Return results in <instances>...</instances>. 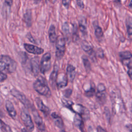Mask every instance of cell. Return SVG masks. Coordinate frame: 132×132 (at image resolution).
Instances as JSON below:
<instances>
[{
	"mask_svg": "<svg viewBox=\"0 0 132 132\" xmlns=\"http://www.w3.org/2000/svg\"><path fill=\"white\" fill-rule=\"evenodd\" d=\"M16 62L8 55L0 56V71L6 73H11L15 71Z\"/></svg>",
	"mask_w": 132,
	"mask_h": 132,
	"instance_id": "1",
	"label": "cell"
},
{
	"mask_svg": "<svg viewBox=\"0 0 132 132\" xmlns=\"http://www.w3.org/2000/svg\"><path fill=\"white\" fill-rule=\"evenodd\" d=\"M33 87L36 92L42 95L50 97L51 95L50 89L45 79L42 77L38 78L34 82Z\"/></svg>",
	"mask_w": 132,
	"mask_h": 132,
	"instance_id": "2",
	"label": "cell"
},
{
	"mask_svg": "<svg viewBox=\"0 0 132 132\" xmlns=\"http://www.w3.org/2000/svg\"><path fill=\"white\" fill-rule=\"evenodd\" d=\"M65 51V42L62 36L57 37L56 41V56L58 59H61L64 56Z\"/></svg>",
	"mask_w": 132,
	"mask_h": 132,
	"instance_id": "3",
	"label": "cell"
},
{
	"mask_svg": "<svg viewBox=\"0 0 132 132\" xmlns=\"http://www.w3.org/2000/svg\"><path fill=\"white\" fill-rule=\"evenodd\" d=\"M51 67V55L47 52L44 54L41 60L40 64V71L42 74H45Z\"/></svg>",
	"mask_w": 132,
	"mask_h": 132,
	"instance_id": "4",
	"label": "cell"
},
{
	"mask_svg": "<svg viewBox=\"0 0 132 132\" xmlns=\"http://www.w3.org/2000/svg\"><path fill=\"white\" fill-rule=\"evenodd\" d=\"M21 118L27 130L32 131L34 129V124L32 118L26 109H23L21 112Z\"/></svg>",
	"mask_w": 132,
	"mask_h": 132,
	"instance_id": "5",
	"label": "cell"
},
{
	"mask_svg": "<svg viewBox=\"0 0 132 132\" xmlns=\"http://www.w3.org/2000/svg\"><path fill=\"white\" fill-rule=\"evenodd\" d=\"M10 93L13 96L21 102L26 108H32L29 101L22 92L16 89H12L10 90Z\"/></svg>",
	"mask_w": 132,
	"mask_h": 132,
	"instance_id": "6",
	"label": "cell"
},
{
	"mask_svg": "<svg viewBox=\"0 0 132 132\" xmlns=\"http://www.w3.org/2000/svg\"><path fill=\"white\" fill-rule=\"evenodd\" d=\"M119 56L123 64L128 69H132V54L130 52H121L119 53Z\"/></svg>",
	"mask_w": 132,
	"mask_h": 132,
	"instance_id": "7",
	"label": "cell"
},
{
	"mask_svg": "<svg viewBox=\"0 0 132 132\" xmlns=\"http://www.w3.org/2000/svg\"><path fill=\"white\" fill-rule=\"evenodd\" d=\"M32 113L34 117V121L39 130L41 131H44L45 130V125L43 123L42 118L40 116L38 112L36 109L32 107Z\"/></svg>",
	"mask_w": 132,
	"mask_h": 132,
	"instance_id": "8",
	"label": "cell"
},
{
	"mask_svg": "<svg viewBox=\"0 0 132 132\" xmlns=\"http://www.w3.org/2000/svg\"><path fill=\"white\" fill-rule=\"evenodd\" d=\"M24 47L26 51L35 55H40L44 52L43 48L30 44L25 43L24 44Z\"/></svg>",
	"mask_w": 132,
	"mask_h": 132,
	"instance_id": "9",
	"label": "cell"
},
{
	"mask_svg": "<svg viewBox=\"0 0 132 132\" xmlns=\"http://www.w3.org/2000/svg\"><path fill=\"white\" fill-rule=\"evenodd\" d=\"M30 69L31 72L35 76L38 75L40 71L39 60L38 57H35L30 60Z\"/></svg>",
	"mask_w": 132,
	"mask_h": 132,
	"instance_id": "10",
	"label": "cell"
},
{
	"mask_svg": "<svg viewBox=\"0 0 132 132\" xmlns=\"http://www.w3.org/2000/svg\"><path fill=\"white\" fill-rule=\"evenodd\" d=\"M68 82V79L66 74L63 73L58 74L56 80V85L58 88H62L67 86Z\"/></svg>",
	"mask_w": 132,
	"mask_h": 132,
	"instance_id": "11",
	"label": "cell"
},
{
	"mask_svg": "<svg viewBox=\"0 0 132 132\" xmlns=\"http://www.w3.org/2000/svg\"><path fill=\"white\" fill-rule=\"evenodd\" d=\"M5 107L9 115L12 118L15 119L16 116V111L12 103L9 100H7L5 103Z\"/></svg>",
	"mask_w": 132,
	"mask_h": 132,
	"instance_id": "12",
	"label": "cell"
},
{
	"mask_svg": "<svg viewBox=\"0 0 132 132\" xmlns=\"http://www.w3.org/2000/svg\"><path fill=\"white\" fill-rule=\"evenodd\" d=\"M35 102L36 105L38 108V109L42 111L44 114L47 115L50 112V109L48 108L45 106L42 101L39 97H36L35 98Z\"/></svg>",
	"mask_w": 132,
	"mask_h": 132,
	"instance_id": "13",
	"label": "cell"
},
{
	"mask_svg": "<svg viewBox=\"0 0 132 132\" xmlns=\"http://www.w3.org/2000/svg\"><path fill=\"white\" fill-rule=\"evenodd\" d=\"M76 75V69L75 68L71 65L69 64L67 68V76L68 80L70 81H73L75 78Z\"/></svg>",
	"mask_w": 132,
	"mask_h": 132,
	"instance_id": "14",
	"label": "cell"
},
{
	"mask_svg": "<svg viewBox=\"0 0 132 132\" xmlns=\"http://www.w3.org/2000/svg\"><path fill=\"white\" fill-rule=\"evenodd\" d=\"M58 67L57 65H55L54 69L50 76V82L51 85L53 87H54V86L56 84V80L58 76Z\"/></svg>",
	"mask_w": 132,
	"mask_h": 132,
	"instance_id": "15",
	"label": "cell"
},
{
	"mask_svg": "<svg viewBox=\"0 0 132 132\" xmlns=\"http://www.w3.org/2000/svg\"><path fill=\"white\" fill-rule=\"evenodd\" d=\"M48 34L50 41L52 43L56 42L57 39V36L56 33L55 27L54 25H51L50 26V28L48 29Z\"/></svg>",
	"mask_w": 132,
	"mask_h": 132,
	"instance_id": "16",
	"label": "cell"
},
{
	"mask_svg": "<svg viewBox=\"0 0 132 132\" xmlns=\"http://www.w3.org/2000/svg\"><path fill=\"white\" fill-rule=\"evenodd\" d=\"M52 117L54 120L56 126L59 128H62L63 127V122L62 118L56 112L52 113Z\"/></svg>",
	"mask_w": 132,
	"mask_h": 132,
	"instance_id": "17",
	"label": "cell"
},
{
	"mask_svg": "<svg viewBox=\"0 0 132 132\" xmlns=\"http://www.w3.org/2000/svg\"><path fill=\"white\" fill-rule=\"evenodd\" d=\"M74 123L76 126L79 128L81 130L82 129V127L83 125V120L82 117L79 113H76L74 117Z\"/></svg>",
	"mask_w": 132,
	"mask_h": 132,
	"instance_id": "18",
	"label": "cell"
},
{
	"mask_svg": "<svg viewBox=\"0 0 132 132\" xmlns=\"http://www.w3.org/2000/svg\"><path fill=\"white\" fill-rule=\"evenodd\" d=\"M24 21L28 27L31 26L32 24V14L30 10H27L24 14Z\"/></svg>",
	"mask_w": 132,
	"mask_h": 132,
	"instance_id": "19",
	"label": "cell"
},
{
	"mask_svg": "<svg viewBox=\"0 0 132 132\" xmlns=\"http://www.w3.org/2000/svg\"><path fill=\"white\" fill-rule=\"evenodd\" d=\"M81 46L82 50L90 55L93 53V47L87 41H83L81 44Z\"/></svg>",
	"mask_w": 132,
	"mask_h": 132,
	"instance_id": "20",
	"label": "cell"
},
{
	"mask_svg": "<svg viewBox=\"0 0 132 132\" xmlns=\"http://www.w3.org/2000/svg\"><path fill=\"white\" fill-rule=\"evenodd\" d=\"M126 26L127 31L129 36L132 35V17L128 16L126 19Z\"/></svg>",
	"mask_w": 132,
	"mask_h": 132,
	"instance_id": "21",
	"label": "cell"
},
{
	"mask_svg": "<svg viewBox=\"0 0 132 132\" xmlns=\"http://www.w3.org/2000/svg\"><path fill=\"white\" fill-rule=\"evenodd\" d=\"M96 96L98 101L102 104H104L106 101V94L105 91H97L96 93Z\"/></svg>",
	"mask_w": 132,
	"mask_h": 132,
	"instance_id": "22",
	"label": "cell"
},
{
	"mask_svg": "<svg viewBox=\"0 0 132 132\" xmlns=\"http://www.w3.org/2000/svg\"><path fill=\"white\" fill-rule=\"evenodd\" d=\"M0 128L3 132H12L10 127L0 119Z\"/></svg>",
	"mask_w": 132,
	"mask_h": 132,
	"instance_id": "23",
	"label": "cell"
},
{
	"mask_svg": "<svg viewBox=\"0 0 132 132\" xmlns=\"http://www.w3.org/2000/svg\"><path fill=\"white\" fill-rule=\"evenodd\" d=\"M95 35L98 40H101L103 37V31L100 26H96L95 29Z\"/></svg>",
	"mask_w": 132,
	"mask_h": 132,
	"instance_id": "24",
	"label": "cell"
},
{
	"mask_svg": "<svg viewBox=\"0 0 132 132\" xmlns=\"http://www.w3.org/2000/svg\"><path fill=\"white\" fill-rule=\"evenodd\" d=\"M82 61L84 63V67L87 71H89L91 69V64L88 59V58L86 56L82 57Z\"/></svg>",
	"mask_w": 132,
	"mask_h": 132,
	"instance_id": "25",
	"label": "cell"
},
{
	"mask_svg": "<svg viewBox=\"0 0 132 132\" xmlns=\"http://www.w3.org/2000/svg\"><path fill=\"white\" fill-rule=\"evenodd\" d=\"M95 92V90L94 88L91 87L89 89L85 91V94L86 96L90 97L93 96Z\"/></svg>",
	"mask_w": 132,
	"mask_h": 132,
	"instance_id": "26",
	"label": "cell"
},
{
	"mask_svg": "<svg viewBox=\"0 0 132 132\" xmlns=\"http://www.w3.org/2000/svg\"><path fill=\"white\" fill-rule=\"evenodd\" d=\"M62 30L64 34L67 36L70 34V27L69 24L67 22H65L63 23L62 25Z\"/></svg>",
	"mask_w": 132,
	"mask_h": 132,
	"instance_id": "27",
	"label": "cell"
},
{
	"mask_svg": "<svg viewBox=\"0 0 132 132\" xmlns=\"http://www.w3.org/2000/svg\"><path fill=\"white\" fill-rule=\"evenodd\" d=\"M72 90L70 89H68L64 91L63 95L65 97H69L72 94Z\"/></svg>",
	"mask_w": 132,
	"mask_h": 132,
	"instance_id": "28",
	"label": "cell"
},
{
	"mask_svg": "<svg viewBox=\"0 0 132 132\" xmlns=\"http://www.w3.org/2000/svg\"><path fill=\"white\" fill-rule=\"evenodd\" d=\"M97 91H106V87L103 84H99L97 87Z\"/></svg>",
	"mask_w": 132,
	"mask_h": 132,
	"instance_id": "29",
	"label": "cell"
},
{
	"mask_svg": "<svg viewBox=\"0 0 132 132\" xmlns=\"http://www.w3.org/2000/svg\"><path fill=\"white\" fill-rule=\"evenodd\" d=\"M7 78V75L6 73L0 71V82L4 81Z\"/></svg>",
	"mask_w": 132,
	"mask_h": 132,
	"instance_id": "30",
	"label": "cell"
},
{
	"mask_svg": "<svg viewBox=\"0 0 132 132\" xmlns=\"http://www.w3.org/2000/svg\"><path fill=\"white\" fill-rule=\"evenodd\" d=\"M105 117L106 119H107V121H109L110 119V112L109 110L107 107L105 108Z\"/></svg>",
	"mask_w": 132,
	"mask_h": 132,
	"instance_id": "31",
	"label": "cell"
},
{
	"mask_svg": "<svg viewBox=\"0 0 132 132\" xmlns=\"http://www.w3.org/2000/svg\"><path fill=\"white\" fill-rule=\"evenodd\" d=\"M79 27H80V30L81 32L83 34H87V29H86V27L85 26H84L82 24H80Z\"/></svg>",
	"mask_w": 132,
	"mask_h": 132,
	"instance_id": "32",
	"label": "cell"
},
{
	"mask_svg": "<svg viewBox=\"0 0 132 132\" xmlns=\"http://www.w3.org/2000/svg\"><path fill=\"white\" fill-rule=\"evenodd\" d=\"M70 2H71V0H62L63 5L67 8H69L70 4Z\"/></svg>",
	"mask_w": 132,
	"mask_h": 132,
	"instance_id": "33",
	"label": "cell"
},
{
	"mask_svg": "<svg viewBox=\"0 0 132 132\" xmlns=\"http://www.w3.org/2000/svg\"><path fill=\"white\" fill-rule=\"evenodd\" d=\"M77 5L80 8H84V4L81 0H76Z\"/></svg>",
	"mask_w": 132,
	"mask_h": 132,
	"instance_id": "34",
	"label": "cell"
},
{
	"mask_svg": "<svg viewBox=\"0 0 132 132\" xmlns=\"http://www.w3.org/2000/svg\"><path fill=\"white\" fill-rule=\"evenodd\" d=\"M27 39H28L30 42L35 43V41L34 40V38H32V37L31 36V35H30V33H28V34L27 35Z\"/></svg>",
	"mask_w": 132,
	"mask_h": 132,
	"instance_id": "35",
	"label": "cell"
},
{
	"mask_svg": "<svg viewBox=\"0 0 132 132\" xmlns=\"http://www.w3.org/2000/svg\"><path fill=\"white\" fill-rule=\"evenodd\" d=\"M96 130L97 132H107L106 130H105L103 128H102L101 126H97L96 128Z\"/></svg>",
	"mask_w": 132,
	"mask_h": 132,
	"instance_id": "36",
	"label": "cell"
},
{
	"mask_svg": "<svg viewBox=\"0 0 132 132\" xmlns=\"http://www.w3.org/2000/svg\"><path fill=\"white\" fill-rule=\"evenodd\" d=\"M13 0H5V4L9 7H11L12 4Z\"/></svg>",
	"mask_w": 132,
	"mask_h": 132,
	"instance_id": "37",
	"label": "cell"
},
{
	"mask_svg": "<svg viewBox=\"0 0 132 132\" xmlns=\"http://www.w3.org/2000/svg\"><path fill=\"white\" fill-rule=\"evenodd\" d=\"M127 74L129 78L132 80V69H129L127 71Z\"/></svg>",
	"mask_w": 132,
	"mask_h": 132,
	"instance_id": "38",
	"label": "cell"
},
{
	"mask_svg": "<svg viewBox=\"0 0 132 132\" xmlns=\"http://www.w3.org/2000/svg\"><path fill=\"white\" fill-rule=\"evenodd\" d=\"M127 129L130 131V132H132V124H128L127 125H126V126Z\"/></svg>",
	"mask_w": 132,
	"mask_h": 132,
	"instance_id": "39",
	"label": "cell"
},
{
	"mask_svg": "<svg viewBox=\"0 0 132 132\" xmlns=\"http://www.w3.org/2000/svg\"><path fill=\"white\" fill-rule=\"evenodd\" d=\"M113 1L114 3H117V4L121 3V0H113Z\"/></svg>",
	"mask_w": 132,
	"mask_h": 132,
	"instance_id": "40",
	"label": "cell"
},
{
	"mask_svg": "<svg viewBox=\"0 0 132 132\" xmlns=\"http://www.w3.org/2000/svg\"><path fill=\"white\" fill-rule=\"evenodd\" d=\"M22 132H29V130H28L27 129H26L25 128L22 129Z\"/></svg>",
	"mask_w": 132,
	"mask_h": 132,
	"instance_id": "41",
	"label": "cell"
},
{
	"mask_svg": "<svg viewBox=\"0 0 132 132\" xmlns=\"http://www.w3.org/2000/svg\"><path fill=\"white\" fill-rule=\"evenodd\" d=\"M129 7L132 9V0L130 2L129 4Z\"/></svg>",
	"mask_w": 132,
	"mask_h": 132,
	"instance_id": "42",
	"label": "cell"
},
{
	"mask_svg": "<svg viewBox=\"0 0 132 132\" xmlns=\"http://www.w3.org/2000/svg\"><path fill=\"white\" fill-rule=\"evenodd\" d=\"M3 113H2V112L0 110V118H1V117H3Z\"/></svg>",
	"mask_w": 132,
	"mask_h": 132,
	"instance_id": "43",
	"label": "cell"
},
{
	"mask_svg": "<svg viewBox=\"0 0 132 132\" xmlns=\"http://www.w3.org/2000/svg\"><path fill=\"white\" fill-rule=\"evenodd\" d=\"M40 0H35V3H38Z\"/></svg>",
	"mask_w": 132,
	"mask_h": 132,
	"instance_id": "44",
	"label": "cell"
},
{
	"mask_svg": "<svg viewBox=\"0 0 132 132\" xmlns=\"http://www.w3.org/2000/svg\"><path fill=\"white\" fill-rule=\"evenodd\" d=\"M60 132H65V131L64 130H62L60 131Z\"/></svg>",
	"mask_w": 132,
	"mask_h": 132,
	"instance_id": "45",
	"label": "cell"
},
{
	"mask_svg": "<svg viewBox=\"0 0 132 132\" xmlns=\"http://www.w3.org/2000/svg\"><path fill=\"white\" fill-rule=\"evenodd\" d=\"M48 1H50V0H48Z\"/></svg>",
	"mask_w": 132,
	"mask_h": 132,
	"instance_id": "46",
	"label": "cell"
}]
</instances>
